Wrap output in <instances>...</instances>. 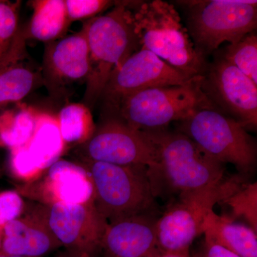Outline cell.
<instances>
[{
  "label": "cell",
  "mask_w": 257,
  "mask_h": 257,
  "mask_svg": "<svg viewBox=\"0 0 257 257\" xmlns=\"http://www.w3.org/2000/svg\"><path fill=\"white\" fill-rule=\"evenodd\" d=\"M155 145L156 165L148 169L154 195L194 190L224 178V166L189 137L165 128L143 131Z\"/></svg>",
  "instance_id": "1"
},
{
  "label": "cell",
  "mask_w": 257,
  "mask_h": 257,
  "mask_svg": "<svg viewBox=\"0 0 257 257\" xmlns=\"http://www.w3.org/2000/svg\"><path fill=\"white\" fill-rule=\"evenodd\" d=\"M140 48L191 76L203 75L204 56L194 46L175 7L167 2L128 1Z\"/></svg>",
  "instance_id": "2"
},
{
  "label": "cell",
  "mask_w": 257,
  "mask_h": 257,
  "mask_svg": "<svg viewBox=\"0 0 257 257\" xmlns=\"http://www.w3.org/2000/svg\"><path fill=\"white\" fill-rule=\"evenodd\" d=\"M82 28L89 50V72L83 99L90 109L100 99L114 69L140 46L128 1L116 2L109 12L87 20Z\"/></svg>",
  "instance_id": "3"
},
{
  "label": "cell",
  "mask_w": 257,
  "mask_h": 257,
  "mask_svg": "<svg viewBox=\"0 0 257 257\" xmlns=\"http://www.w3.org/2000/svg\"><path fill=\"white\" fill-rule=\"evenodd\" d=\"M204 75L187 84L150 88L125 97L113 116L140 131L162 130L196 111L214 109L202 89Z\"/></svg>",
  "instance_id": "4"
},
{
  "label": "cell",
  "mask_w": 257,
  "mask_h": 257,
  "mask_svg": "<svg viewBox=\"0 0 257 257\" xmlns=\"http://www.w3.org/2000/svg\"><path fill=\"white\" fill-rule=\"evenodd\" d=\"M94 190L96 210L108 223L145 214L154 205L155 195L144 166H119L83 160Z\"/></svg>",
  "instance_id": "5"
},
{
  "label": "cell",
  "mask_w": 257,
  "mask_h": 257,
  "mask_svg": "<svg viewBox=\"0 0 257 257\" xmlns=\"http://www.w3.org/2000/svg\"><path fill=\"white\" fill-rule=\"evenodd\" d=\"M187 11L189 35L202 56L224 42L234 44L256 30L257 1L194 0L180 2Z\"/></svg>",
  "instance_id": "6"
},
{
  "label": "cell",
  "mask_w": 257,
  "mask_h": 257,
  "mask_svg": "<svg viewBox=\"0 0 257 257\" xmlns=\"http://www.w3.org/2000/svg\"><path fill=\"white\" fill-rule=\"evenodd\" d=\"M238 177L224 178L201 188L179 194V199L157 219V241L162 251L187 249L203 234V224L218 203L243 184Z\"/></svg>",
  "instance_id": "7"
},
{
  "label": "cell",
  "mask_w": 257,
  "mask_h": 257,
  "mask_svg": "<svg viewBox=\"0 0 257 257\" xmlns=\"http://www.w3.org/2000/svg\"><path fill=\"white\" fill-rule=\"evenodd\" d=\"M182 122L180 133L216 160L234 165L242 175L254 169L256 143L246 128L234 118L214 109H203Z\"/></svg>",
  "instance_id": "8"
},
{
  "label": "cell",
  "mask_w": 257,
  "mask_h": 257,
  "mask_svg": "<svg viewBox=\"0 0 257 257\" xmlns=\"http://www.w3.org/2000/svg\"><path fill=\"white\" fill-rule=\"evenodd\" d=\"M196 77L172 67L150 51L140 48L114 69L99 99L111 116L121 101L130 94L152 87L187 84Z\"/></svg>",
  "instance_id": "9"
},
{
  "label": "cell",
  "mask_w": 257,
  "mask_h": 257,
  "mask_svg": "<svg viewBox=\"0 0 257 257\" xmlns=\"http://www.w3.org/2000/svg\"><path fill=\"white\" fill-rule=\"evenodd\" d=\"M83 160L150 169L157 161L156 147L143 131L119 118L108 116L81 147Z\"/></svg>",
  "instance_id": "10"
},
{
  "label": "cell",
  "mask_w": 257,
  "mask_h": 257,
  "mask_svg": "<svg viewBox=\"0 0 257 257\" xmlns=\"http://www.w3.org/2000/svg\"><path fill=\"white\" fill-rule=\"evenodd\" d=\"M35 209L61 246L76 256L92 257L100 249L108 221L96 210L94 201L79 204H43Z\"/></svg>",
  "instance_id": "11"
},
{
  "label": "cell",
  "mask_w": 257,
  "mask_h": 257,
  "mask_svg": "<svg viewBox=\"0 0 257 257\" xmlns=\"http://www.w3.org/2000/svg\"><path fill=\"white\" fill-rule=\"evenodd\" d=\"M202 89L245 128H256L257 84L239 69L224 59L216 61L204 75Z\"/></svg>",
  "instance_id": "12"
},
{
  "label": "cell",
  "mask_w": 257,
  "mask_h": 257,
  "mask_svg": "<svg viewBox=\"0 0 257 257\" xmlns=\"http://www.w3.org/2000/svg\"><path fill=\"white\" fill-rule=\"evenodd\" d=\"M89 50L85 30L49 42L44 56V81L52 94H59L67 86L87 80Z\"/></svg>",
  "instance_id": "13"
},
{
  "label": "cell",
  "mask_w": 257,
  "mask_h": 257,
  "mask_svg": "<svg viewBox=\"0 0 257 257\" xmlns=\"http://www.w3.org/2000/svg\"><path fill=\"white\" fill-rule=\"evenodd\" d=\"M157 220L145 213L108 223L100 249L106 257L158 256Z\"/></svg>",
  "instance_id": "14"
},
{
  "label": "cell",
  "mask_w": 257,
  "mask_h": 257,
  "mask_svg": "<svg viewBox=\"0 0 257 257\" xmlns=\"http://www.w3.org/2000/svg\"><path fill=\"white\" fill-rule=\"evenodd\" d=\"M27 40L24 28H19L9 50L0 60V111L21 101L42 82L41 74L29 62Z\"/></svg>",
  "instance_id": "15"
},
{
  "label": "cell",
  "mask_w": 257,
  "mask_h": 257,
  "mask_svg": "<svg viewBox=\"0 0 257 257\" xmlns=\"http://www.w3.org/2000/svg\"><path fill=\"white\" fill-rule=\"evenodd\" d=\"M61 246L35 209L5 225L0 255L42 257Z\"/></svg>",
  "instance_id": "16"
},
{
  "label": "cell",
  "mask_w": 257,
  "mask_h": 257,
  "mask_svg": "<svg viewBox=\"0 0 257 257\" xmlns=\"http://www.w3.org/2000/svg\"><path fill=\"white\" fill-rule=\"evenodd\" d=\"M39 188L45 204H79L94 201L92 181L87 171L67 161L57 160L51 165Z\"/></svg>",
  "instance_id": "17"
},
{
  "label": "cell",
  "mask_w": 257,
  "mask_h": 257,
  "mask_svg": "<svg viewBox=\"0 0 257 257\" xmlns=\"http://www.w3.org/2000/svg\"><path fill=\"white\" fill-rule=\"evenodd\" d=\"M203 234L204 241L219 245L238 256L257 257L256 231L229 216L211 211L203 224Z\"/></svg>",
  "instance_id": "18"
},
{
  "label": "cell",
  "mask_w": 257,
  "mask_h": 257,
  "mask_svg": "<svg viewBox=\"0 0 257 257\" xmlns=\"http://www.w3.org/2000/svg\"><path fill=\"white\" fill-rule=\"evenodd\" d=\"M31 5V20L24 28L27 39L49 43L64 36L71 24L64 0H36Z\"/></svg>",
  "instance_id": "19"
},
{
  "label": "cell",
  "mask_w": 257,
  "mask_h": 257,
  "mask_svg": "<svg viewBox=\"0 0 257 257\" xmlns=\"http://www.w3.org/2000/svg\"><path fill=\"white\" fill-rule=\"evenodd\" d=\"M23 147L41 172L53 165L64 147L57 120L49 116H38L33 135Z\"/></svg>",
  "instance_id": "20"
},
{
  "label": "cell",
  "mask_w": 257,
  "mask_h": 257,
  "mask_svg": "<svg viewBox=\"0 0 257 257\" xmlns=\"http://www.w3.org/2000/svg\"><path fill=\"white\" fill-rule=\"evenodd\" d=\"M37 117L25 107L0 111V146L10 150L25 146L33 135Z\"/></svg>",
  "instance_id": "21"
},
{
  "label": "cell",
  "mask_w": 257,
  "mask_h": 257,
  "mask_svg": "<svg viewBox=\"0 0 257 257\" xmlns=\"http://www.w3.org/2000/svg\"><path fill=\"white\" fill-rule=\"evenodd\" d=\"M57 121L64 143L82 145L95 131L90 109L84 104L74 103L64 106Z\"/></svg>",
  "instance_id": "22"
},
{
  "label": "cell",
  "mask_w": 257,
  "mask_h": 257,
  "mask_svg": "<svg viewBox=\"0 0 257 257\" xmlns=\"http://www.w3.org/2000/svg\"><path fill=\"white\" fill-rule=\"evenodd\" d=\"M222 58L257 84V37L254 32L228 45Z\"/></svg>",
  "instance_id": "23"
},
{
  "label": "cell",
  "mask_w": 257,
  "mask_h": 257,
  "mask_svg": "<svg viewBox=\"0 0 257 257\" xmlns=\"http://www.w3.org/2000/svg\"><path fill=\"white\" fill-rule=\"evenodd\" d=\"M235 217H243L257 231V184H243L239 189L223 201Z\"/></svg>",
  "instance_id": "24"
},
{
  "label": "cell",
  "mask_w": 257,
  "mask_h": 257,
  "mask_svg": "<svg viewBox=\"0 0 257 257\" xmlns=\"http://www.w3.org/2000/svg\"><path fill=\"white\" fill-rule=\"evenodd\" d=\"M69 21L92 19L112 8L115 2L108 0H64Z\"/></svg>",
  "instance_id": "25"
},
{
  "label": "cell",
  "mask_w": 257,
  "mask_h": 257,
  "mask_svg": "<svg viewBox=\"0 0 257 257\" xmlns=\"http://www.w3.org/2000/svg\"><path fill=\"white\" fill-rule=\"evenodd\" d=\"M10 151V169L15 177L22 180L30 181L36 178L42 172L24 147Z\"/></svg>",
  "instance_id": "26"
},
{
  "label": "cell",
  "mask_w": 257,
  "mask_h": 257,
  "mask_svg": "<svg viewBox=\"0 0 257 257\" xmlns=\"http://www.w3.org/2000/svg\"><path fill=\"white\" fill-rule=\"evenodd\" d=\"M25 210V203L20 193L13 190L0 192V228L20 217Z\"/></svg>",
  "instance_id": "27"
},
{
  "label": "cell",
  "mask_w": 257,
  "mask_h": 257,
  "mask_svg": "<svg viewBox=\"0 0 257 257\" xmlns=\"http://www.w3.org/2000/svg\"><path fill=\"white\" fill-rule=\"evenodd\" d=\"M194 257H241L219 245L204 241L202 249Z\"/></svg>",
  "instance_id": "28"
},
{
  "label": "cell",
  "mask_w": 257,
  "mask_h": 257,
  "mask_svg": "<svg viewBox=\"0 0 257 257\" xmlns=\"http://www.w3.org/2000/svg\"><path fill=\"white\" fill-rule=\"evenodd\" d=\"M157 257H192L189 253V248L180 251H162Z\"/></svg>",
  "instance_id": "29"
},
{
  "label": "cell",
  "mask_w": 257,
  "mask_h": 257,
  "mask_svg": "<svg viewBox=\"0 0 257 257\" xmlns=\"http://www.w3.org/2000/svg\"><path fill=\"white\" fill-rule=\"evenodd\" d=\"M0 257H23V256H10V255H0Z\"/></svg>",
  "instance_id": "30"
},
{
  "label": "cell",
  "mask_w": 257,
  "mask_h": 257,
  "mask_svg": "<svg viewBox=\"0 0 257 257\" xmlns=\"http://www.w3.org/2000/svg\"><path fill=\"white\" fill-rule=\"evenodd\" d=\"M2 231H3V229H2L1 228H0V239H1Z\"/></svg>",
  "instance_id": "31"
},
{
  "label": "cell",
  "mask_w": 257,
  "mask_h": 257,
  "mask_svg": "<svg viewBox=\"0 0 257 257\" xmlns=\"http://www.w3.org/2000/svg\"><path fill=\"white\" fill-rule=\"evenodd\" d=\"M2 175V170H1V168H0V176H1Z\"/></svg>",
  "instance_id": "32"
},
{
  "label": "cell",
  "mask_w": 257,
  "mask_h": 257,
  "mask_svg": "<svg viewBox=\"0 0 257 257\" xmlns=\"http://www.w3.org/2000/svg\"><path fill=\"white\" fill-rule=\"evenodd\" d=\"M0 241H1V239H0Z\"/></svg>",
  "instance_id": "33"
}]
</instances>
